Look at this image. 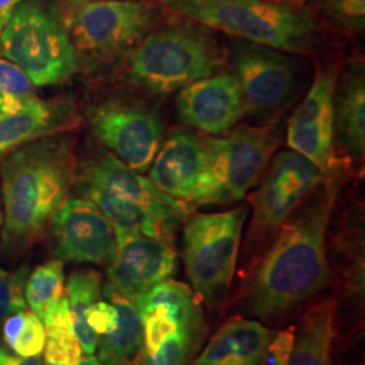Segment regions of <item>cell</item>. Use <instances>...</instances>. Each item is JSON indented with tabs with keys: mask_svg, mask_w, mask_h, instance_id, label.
<instances>
[{
	"mask_svg": "<svg viewBox=\"0 0 365 365\" xmlns=\"http://www.w3.org/2000/svg\"><path fill=\"white\" fill-rule=\"evenodd\" d=\"M282 143L276 122L241 125L218 137L205 134V170L197 205L242 200L255 188Z\"/></svg>",
	"mask_w": 365,
	"mask_h": 365,
	"instance_id": "8992f818",
	"label": "cell"
},
{
	"mask_svg": "<svg viewBox=\"0 0 365 365\" xmlns=\"http://www.w3.org/2000/svg\"><path fill=\"white\" fill-rule=\"evenodd\" d=\"M342 179L341 173L324 178L256 260L244 292L249 315L282 319L330 284L327 226Z\"/></svg>",
	"mask_w": 365,
	"mask_h": 365,
	"instance_id": "6da1fadb",
	"label": "cell"
},
{
	"mask_svg": "<svg viewBox=\"0 0 365 365\" xmlns=\"http://www.w3.org/2000/svg\"><path fill=\"white\" fill-rule=\"evenodd\" d=\"M75 184L81 196L92 202L107 199L134 203L150 210L178 229L190 217L191 206L160 191L144 173L131 170L110 152L84 163Z\"/></svg>",
	"mask_w": 365,
	"mask_h": 365,
	"instance_id": "4fadbf2b",
	"label": "cell"
},
{
	"mask_svg": "<svg viewBox=\"0 0 365 365\" xmlns=\"http://www.w3.org/2000/svg\"><path fill=\"white\" fill-rule=\"evenodd\" d=\"M225 53L206 26L173 25L155 29L130 53L128 78L156 96L180 91L221 72Z\"/></svg>",
	"mask_w": 365,
	"mask_h": 365,
	"instance_id": "277c9868",
	"label": "cell"
},
{
	"mask_svg": "<svg viewBox=\"0 0 365 365\" xmlns=\"http://www.w3.org/2000/svg\"><path fill=\"white\" fill-rule=\"evenodd\" d=\"M102 295V274L95 269H80L72 272L66 282V297L73 319L75 333L86 354H93L98 349L96 336L86 322V315Z\"/></svg>",
	"mask_w": 365,
	"mask_h": 365,
	"instance_id": "603a6c76",
	"label": "cell"
},
{
	"mask_svg": "<svg viewBox=\"0 0 365 365\" xmlns=\"http://www.w3.org/2000/svg\"><path fill=\"white\" fill-rule=\"evenodd\" d=\"M43 365H72V364H66V363H54V361H46V360H43Z\"/></svg>",
	"mask_w": 365,
	"mask_h": 365,
	"instance_id": "e575fe53",
	"label": "cell"
},
{
	"mask_svg": "<svg viewBox=\"0 0 365 365\" xmlns=\"http://www.w3.org/2000/svg\"><path fill=\"white\" fill-rule=\"evenodd\" d=\"M88 125L111 155L140 173L150 168L165 133L155 108L122 101L93 106L88 111Z\"/></svg>",
	"mask_w": 365,
	"mask_h": 365,
	"instance_id": "8fae6325",
	"label": "cell"
},
{
	"mask_svg": "<svg viewBox=\"0 0 365 365\" xmlns=\"http://www.w3.org/2000/svg\"><path fill=\"white\" fill-rule=\"evenodd\" d=\"M318 9L331 25L348 34L365 26V0H319Z\"/></svg>",
	"mask_w": 365,
	"mask_h": 365,
	"instance_id": "4316f807",
	"label": "cell"
},
{
	"mask_svg": "<svg viewBox=\"0 0 365 365\" xmlns=\"http://www.w3.org/2000/svg\"><path fill=\"white\" fill-rule=\"evenodd\" d=\"M105 297L118 312L117 327L99 337V360L106 365L128 363L140 351L144 341L143 318L135 302L105 286Z\"/></svg>",
	"mask_w": 365,
	"mask_h": 365,
	"instance_id": "7402d4cb",
	"label": "cell"
},
{
	"mask_svg": "<svg viewBox=\"0 0 365 365\" xmlns=\"http://www.w3.org/2000/svg\"><path fill=\"white\" fill-rule=\"evenodd\" d=\"M0 365H42L39 357H22L0 344Z\"/></svg>",
	"mask_w": 365,
	"mask_h": 365,
	"instance_id": "1f68e13d",
	"label": "cell"
},
{
	"mask_svg": "<svg viewBox=\"0 0 365 365\" xmlns=\"http://www.w3.org/2000/svg\"><path fill=\"white\" fill-rule=\"evenodd\" d=\"M339 71L319 68L313 83L287 122V146L314 164L324 178L341 173L334 130V91Z\"/></svg>",
	"mask_w": 365,
	"mask_h": 365,
	"instance_id": "7c38bea8",
	"label": "cell"
},
{
	"mask_svg": "<svg viewBox=\"0 0 365 365\" xmlns=\"http://www.w3.org/2000/svg\"><path fill=\"white\" fill-rule=\"evenodd\" d=\"M107 287L135 302L170 280L178 271V253L172 241L130 235L117 241L107 265Z\"/></svg>",
	"mask_w": 365,
	"mask_h": 365,
	"instance_id": "9a60e30c",
	"label": "cell"
},
{
	"mask_svg": "<svg viewBox=\"0 0 365 365\" xmlns=\"http://www.w3.org/2000/svg\"><path fill=\"white\" fill-rule=\"evenodd\" d=\"M172 13L242 41L291 54H312L325 30L312 9L286 0H160Z\"/></svg>",
	"mask_w": 365,
	"mask_h": 365,
	"instance_id": "3957f363",
	"label": "cell"
},
{
	"mask_svg": "<svg viewBox=\"0 0 365 365\" xmlns=\"http://www.w3.org/2000/svg\"><path fill=\"white\" fill-rule=\"evenodd\" d=\"M30 101L31 99H21L19 95H16L11 88H9L4 83L0 81V118L7 117L19 111Z\"/></svg>",
	"mask_w": 365,
	"mask_h": 365,
	"instance_id": "4dcf8cb0",
	"label": "cell"
},
{
	"mask_svg": "<svg viewBox=\"0 0 365 365\" xmlns=\"http://www.w3.org/2000/svg\"><path fill=\"white\" fill-rule=\"evenodd\" d=\"M86 322L96 336L102 337L117 327V307L111 302L98 300L90 307Z\"/></svg>",
	"mask_w": 365,
	"mask_h": 365,
	"instance_id": "f546056e",
	"label": "cell"
},
{
	"mask_svg": "<svg viewBox=\"0 0 365 365\" xmlns=\"http://www.w3.org/2000/svg\"><path fill=\"white\" fill-rule=\"evenodd\" d=\"M53 249L58 260L107 265L117 250L111 222L84 196H68L51 221Z\"/></svg>",
	"mask_w": 365,
	"mask_h": 365,
	"instance_id": "5bb4252c",
	"label": "cell"
},
{
	"mask_svg": "<svg viewBox=\"0 0 365 365\" xmlns=\"http://www.w3.org/2000/svg\"><path fill=\"white\" fill-rule=\"evenodd\" d=\"M63 21L78 57L105 60L134 49L160 11L152 0H93L69 4Z\"/></svg>",
	"mask_w": 365,
	"mask_h": 365,
	"instance_id": "ba28073f",
	"label": "cell"
},
{
	"mask_svg": "<svg viewBox=\"0 0 365 365\" xmlns=\"http://www.w3.org/2000/svg\"><path fill=\"white\" fill-rule=\"evenodd\" d=\"M297 54L240 41L230 54L245 114L260 122H272L298 96L303 66Z\"/></svg>",
	"mask_w": 365,
	"mask_h": 365,
	"instance_id": "30bf717a",
	"label": "cell"
},
{
	"mask_svg": "<svg viewBox=\"0 0 365 365\" xmlns=\"http://www.w3.org/2000/svg\"><path fill=\"white\" fill-rule=\"evenodd\" d=\"M176 113L184 125L218 137L235 129L245 117V106L233 72H218L182 88Z\"/></svg>",
	"mask_w": 365,
	"mask_h": 365,
	"instance_id": "2e32d148",
	"label": "cell"
},
{
	"mask_svg": "<svg viewBox=\"0 0 365 365\" xmlns=\"http://www.w3.org/2000/svg\"><path fill=\"white\" fill-rule=\"evenodd\" d=\"M274 336L259 321L233 317L218 329L191 365H261Z\"/></svg>",
	"mask_w": 365,
	"mask_h": 365,
	"instance_id": "d6986e66",
	"label": "cell"
},
{
	"mask_svg": "<svg viewBox=\"0 0 365 365\" xmlns=\"http://www.w3.org/2000/svg\"><path fill=\"white\" fill-rule=\"evenodd\" d=\"M78 122L69 99L42 101L37 96L19 111L0 118V160L42 137L69 131Z\"/></svg>",
	"mask_w": 365,
	"mask_h": 365,
	"instance_id": "ac0fdd59",
	"label": "cell"
},
{
	"mask_svg": "<svg viewBox=\"0 0 365 365\" xmlns=\"http://www.w3.org/2000/svg\"><path fill=\"white\" fill-rule=\"evenodd\" d=\"M205 170V134L176 129L163 141L149 168V180L160 191L197 205Z\"/></svg>",
	"mask_w": 365,
	"mask_h": 365,
	"instance_id": "e0dca14e",
	"label": "cell"
},
{
	"mask_svg": "<svg viewBox=\"0 0 365 365\" xmlns=\"http://www.w3.org/2000/svg\"><path fill=\"white\" fill-rule=\"evenodd\" d=\"M78 365H106L98 359V357H95L93 354H87L86 357H83L81 356V359H80V361H78Z\"/></svg>",
	"mask_w": 365,
	"mask_h": 365,
	"instance_id": "836d02e7",
	"label": "cell"
},
{
	"mask_svg": "<svg viewBox=\"0 0 365 365\" xmlns=\"http://www.w3.org/2000/svg\"><path fill=\"white\" fill-rule=\"evenodd\" d=\"M286 1H289V3H295V4H303V3H306V1H309V0H286Z\"/></svg>",
	"mask_w": 365,
	"mask_h": 365,
	"instance_id": "d590c367",
	"label": "cell"
},
{
	"mask_svg": "<svg viewBox=\"0 0 365 365\" xmlns=\"http://www.w3.org/2000/svg\"><path fill=\"white\" fill-rule=\"evenodd\" d=\"M66 295L64 262L58 259L46 261L27 276L25 299L31 312L43 319L54 304Z\"/></svg>",
	"mask_w": 365,
	"mask_h": 365,
	"instance_id": "cb8c5ba5",
	"label": "cell"
},
{
	"mask_svg": "<svg viewBox=\"0 0 365 365\" xmlns=\"http://www.w3.org/2000/svg\"><path fill=\"white\" fill-rule=\"evenodd\" d=\"M249 207L194 214L184 222L182 259L196 295L207 306L226 299L235 276Z\"/></svg>",
	"mask_w": 365,
	"mask_h": 365,
	"instance_id": "52a82bcc",
	"label": "cell"
},
{
	"mask_svg": "<svg viewBox=\"0 0 365 365\" xmlns=\"http://www.w3.org/2000/svg\"><path fill=\"white\" fill-rule=\"evenodd\" d=\"M0 54L36 87L57 86L78 69L63 15L42 0H22L0 31Z\"/></svg>",
	"mask_w": 365,
	"mask_h": 365,
	"instance_id": "5b68a950",
	"label": "cell"
},
{
	"mask_svg": "<svg viewBox=\"0 0 365 365\" xmlns=\"http://www.w3.org/2000/svg\"><path fill=\"white\" fill-rule=\"evenodd\" d=\"M76 175L75 137L69 131L31 141L1 160L4 249L21 252L41 238Z\"/></svg>",
	"mask_w": 365,
	"mask_h": 365,
	"instance_id": "7a4b0ae2",
	"label": "cell"
},
{
	"mask_svg": "<svg viewBox=\"0 0 365 365\" xmlns=\"http://www.w3.org/2000/svg\"><path fill=\"white\" fill-rule=\"evenodd\" d=\"M1 339L10 352L22 357H39L46 342V329L37 314L24 310L1 324Z\"/></svg>",
	"mask_w": 365,
	"mask_h": 365,
	"instance_id": "d4e9b609",
	"label": "cell"
},
{
	"mask_svg": "<svg viewBox=\"0 0 365 365\" xmlns=\"http://www.w3.org/2000/svg\"><path fill=\"white\" fill-rule=\"evenodd\" d=\"M336 334V303L312 306L300 319L295 345L287 365H333L331 344Z\"/></svg>",
	"mask_w": 365,
	"mask_h": 365,
	"instance_id": "44dd1931",
	"label": "cell"
},
{
	"mask_svg": "<svg viewBox=\"0 0 365 365\" xmlns=\"http://www.w3.org/2000/svg\"><path fill=\"white\" fill-rule=\"evenodd\" d=\"M202 333L203 324H182L155 354L148 356L146 365H185Z\"/></svg>",
	"mask_w": 365,
	"mask_h": 365,
	"instance_id": "484cf974",
	"label": "cell"
},
{
	"mask_svg": "<svg viewBox=\"0 0 365 365\" xmlns=\"http://www.w3.org/2000/svg\"><path fill=\"white\" fill-rule=\"evenodd\" d=\"M120 365H126V363H125V364H120Z\"/></svg>",
	"mask_w": 365,
	"mask_h": 365,
	"instance_id": "f35d334b",
	"label": "cell"
},
{
	"mask_svg": "<svg viewBox=\"0 0 365 365\" xmlns=\"http://www.w3.org/2000/svg\"><path fill=\"white\" fill-rule=\"evenodd\" d=\"M324 175L307 158L288 149L276 153L253 194L249 196L245 259L253 261L271 245L283 223L298 209Z\"/></svg>",
	"mask_w": 365,
	"mask_h": 365,
	"instance_id": "9c48e42d",
	"label": "cell"
},
{
	"mask_svg": "<svg viewBox=\"0 0 365 365\" xmlns=\"http://www.w3.org/2000/svg\"><path fill=\"white\" fill-rule=\"evenodd\" d=\"M69 1V4H72V3H80V1H93V0H68Z\"/></svg>",
	"mask_w": 365,
	"mask_h": 365,
	"instance_id": "8d00e7d4",
	"label": "cell"
},
{
	"mask_svg": "<svg viewBox=\"0 0 365 365\" xmlns=\"http://www.w3.org/2000/svg\"><path fill=\"white\" fill-rule=\"evenodd\" d=\"M1 223H3V214H1V207H0V230H1Z\"/></svg>",
	"mask_w": 365,
	"mask_h": 365,
	"instance_id": "74e56055",
	"label": "cell"
},
{
	"mask_svg": "<svg viewBox=\"0 0 365 365\" xmlns=\"http://www.w3.org/2000/svg\"><path fill=\"white\" fill-rule=\"evenodd\" d=\"M336 148L352 160L365 152V72L363 63L348 66L334 91Z\"/></svg>",
	"mask_w": 365,
	"mask_h": 365,
	"instance_id": "ffe728a7",
	"label": "cell"
},
{
	"mask_svg": "<svg viewBox=\"0 0 365 365\" xmlns=\"http://www.w3.org/2000/svg\"><path fill=\"white\" fill-rule=\"evenodd\" d=\"M295 327L277 333L268 344L261 365H287L295 345Z\"/></svg>",
	"mask_w": 365,
	"mask_h": 365,
	"instance_id": "f1b7e54d",
	"label": "cell"
},
{
	"mask_svg": "<svg viewBox=\"0 0 365 365\" xmlns=\"http://www.w3.org/2000/svg\"><path fill=\"white\" fill-rule=\"evenodd\" d=\"M22 0H0V31L3 30V27L6 26L15 7Z\"/></svg>",
	"mask_w": 365,
	"mask_h": 365,
	"instance_id": "d6a6232c",
	"label": "cell"
},
{
	"mask_svg": "<svg viewBox=\"0 0 365 365\" xmlns=\"http://www.w3.org/2000/svg\"><path fill=\"white\" fill-rule=\"evenodd\" d=\"M27 276V267H22L13 272L0 269V325L10 315L26 310L25 284Z\"/></svg>",
	"mask_w": 365,
	"mask_h": 365,
	"instance_id": "83f0119b",
	"label": "cell"
}]
</instances>
